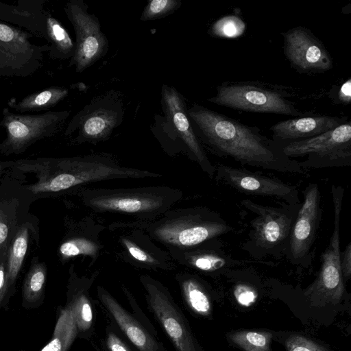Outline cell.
Instances as JSON below:
<instances>
[{
    "label": "cell",
    "mask_w": 351,
    "mask_h": 351,
    "mask_svg": "<svg viewBox=\"0 0 351 351\" xmlns=\"http://www.w3.org/2000/svg\"><path fill=\"white\" fill-rule=\"evenodd\" d=\"M187 113L200 143L217 154L244 165L284 173H304L298 161L282 153L281 143L263 135L258 127L196 104L187 109Z\"/></svg>",
    "instance_id": "obj_1"
},
{
    "label": "cell",
    "mask_w": 351,
    "mask_h": 351,
    "mask_svg": "<svg viewBox=\"0 0 351 351\" xmlns=\"http://www.w3.org/2000/svg\"><path fill=\"white\" fill-rule=\"evenodd\" d=\"M17 168L36 173L29 189L34 194L56 193L76 186L111 180L158 178L162 174L121 166L111 156L93 154L62 158L22 160Z\"/></svg>",
    "instance_id": "obj_2"
},
{
    "label": "cell",
    "mask_w": 351,
    "mask_h": 351,
    "mask_svg": "<svg viewBox=\"0 0 351 351\" xmlns=\"http://www.w3.org/2000/svg\"><path fill=\"white\" fill-rule=\"evenodd\" d=\"M129 221L167 250L201 246L232 230L217 213L199 206L171 208L150 221Z\"/></svg>",
    "instance_id": "obj_3"
},
{
    "label": "cell",
    "mask_w": 351,
    "mask_h": 351,
    "mask_svg": "<svg viewBox=\"0 0 351 351\" xmlns=\"http://www.w3.org/2000/svg\"><path fill=\"white\" fill-rule=\"evenodd\" d=\"M83 204L97 213H117L150 221L162 216L180 202L181 190L169 186L132 188L83 189L80 193Z\"/></svg>",
    "instance_id": "obj_4"
},
{
    "label": "cell",
    "mask_w": 351,
    "mask_h": 351,
    "mask_svg": "<svg viewBox=\"0 0 351 351\" xmlns=\"http://www.w3.org/2000/svg\"><path fill=\"white\" fill-rule=\"evenodd\" d=\"M160 101L162 115L155 114L151 130L162 149L170 156L184 154L213 177L215 167L194 132L184 97L175 87L164 84Z\"/></svg>",
    "instance_id": "obj_5"
},
{
    "label": "cell",
    "mask_w": 351,
    "mask_h": 351,
    "mask_svg": "<svg viewBox=\"0 0 351 351\" xmlns=\"http://www.w3.org/2000/svg\"><path fill=\"white\" fill-rule=\"evenodd\" d=\"M290 88L258 81L224 82L217 87L216 95L208 101L241 111L291 115H310L293 100Z\"/></svg>",
    "instance_id": "obj_6"
},
{
    "label": "cell",
    "mask_w": 351,
    "mask_h": 351,
    "mask_svg": "<svg viewBox=\"0 0 351 351\" xmlns=\"http://www.w3.org/2000/svg\"><path fill=\"white\" fill-rule=\"evenodd\" d=\"M123 101L115 90H110L86 104L69 123L66 136L75 134L74 143L96 144L108 140L123 121Z\"/></svg>",
    "instance_id": "obj_7"
},
{
    "label": "cell",
    "mask_w": 351,
    "mask_h": 351,
    "mask_svg": "<svg viewBox=\"0 0 351 351\" xmlns=\"http://www.w3.org/2000/svg\"><path fill=\"white\" fill-rule=\"evenodd\" d=\"M288 158L306 157L299 162L306 168L345 167L351 165V123H346L318 136L282 144Z\"/></svg>",
    "instance_id": "obj_8"
},
{
    "label": "cell",
    "mask_w": 351,
    "mask_h": 351,
    "mask_svg": "<svg viewBox=\"0 0 351 351\" xmlns=\"http://www.w3.org/2000/svg\"><path fill=\"white\" fill-rule=\"evenodd\" d=\"M140 282L147 308L176 351H199L189 322L169 289L153 277L143 274Z\"/></svg>",
    "instance_id": "obj_9"
},
{
    "label": "cell",
    "mask_w": 351,
    "mask_h": 351,
    "mask_svg": "<svg viewBox=\"0 0 351 351\" xmlns=\"http://www.w3.org/2000/svg\"><path fill=\"white\" fill-rule=\"evenodd\" d=\"M70 114L69 110L15 114L9 108H4L0 126L5 129L6 137L0 144V154H21L36 141L55 135Z\"/></svg>",
    "instance_id": "obj_10"
},
{
    "label": "cell",
    "mask_w": 351,
    "mask_h": 351,
    "mask_svg": "<svg viewBox=\"0 0 351 351\" xmlns=\"http://www.w3.org/2000/svg\"><path fill=\"white\" fill-rule=\"evenodd\" d=\"M33 36L0 21V77H27L40 69L49 47L32 43Z\"/></svg>",
    "instance_id": "obj_11"
},
{
    "label": "cell",
    "mask_w": 351,
    "mask_h": 351,
    "mask_svg": "<svg viewBox=\"0 0 351 351\" xmlns=\"http://www.w3.org/2000/svg\"><path fill=\"white\" fill-rule=\"evenodd\" d=\"M88 9L83 0H70L64 8L76 38L75 54L69 66H74L77 73H82L103 58L109 48L108 40L101 31L99 19L89 14Z\"/></svg>",
    "instance_id": "obj_12"
},
{
    "label": "cell",
    "mask_w": 351,
    "mask_h": 351,
    "mask_svg": "<svg viewBox=\"0 0 351 351\" xmlns=\"http://www.w3.org/2000/svg\"><path fill=\"white\" fill-rule=\"evenodd\" d=\"M117 232L118 256L133 267L152 271H171L176 263L167 250L159 247L143 230L130 221H118L109 225Z\"/></svg>",
    "instance_id": "obj_13"
},
{
    "label": "cell",
    "mask_w": 351,
    "mask_h": 351,
    "mask_svg": "<svg viewBox=\"0 0 351 351\" xmlns=\"http://www.w3.org/2000/svg\"><path fill=\"white\" fill-rule=\"evenodd\" d=\"M282 35L284 54L298 72L314 74L332 68L330 54L323 43L307 27H294Z\"/></svg>",
    "instance_id": "obj_14"
},
{
    "label": "cell",
    "mask_w": 351,
    "mask_h": 351,
    "mask_svg": "<svg viewBox=\"0 0 351 351\" xmlns=\"http://www.w3.org/2000/svg\"><path fill=\"white\" fill-rule=\"evenodd\" d=\"M215 174L217 180L241 193L273 197L289 204L299 202L297 189L278 178L223 165L215 168Z\"/></svg>",
    "instance_id": "obj_15"
},
{
    "label": "cell",
    "mask_w": 351,
    "mask_h": 351,
    "mask_svg": "<svg viewBox=\"0 0 351 351\" xmlns=\"http://www.w3.org/2000/svg\"><path fill=\"white\" fill-rule=\"evenodd\" d=\"M331 193L335 211L333 232L328 245L322 255L321 269L313 285V290L329 300L337 302L345 291L340 266L339 233L343 189L332 185Z\"/></svg>",
    "instance_id": "obj_16"
},
{
    "label": "cell",
    "mask_w": 351,
    "mask_h": 351,
    "mask_svg": "<svg viewBox=\"0 0 351 351\" xmlns=\"http://www.w3.org/2000/svg\"><path fill=\"white\" fill-rule=\"evenodd\" d=\"M241 204L255 214L250 223L252 240L258 247L271 250L281 244L290 234L293 217L288 211L262 206L249 199H243Z\"/></svg>",
    "instance_id": "obj_17"
},
{
    "label": "cell",
    "mask_w": 351,
    "mask_h": 351,
    "mask_svg": "<svg viewBox=\"0 0 351 351\" xmlns=\"http://www.w3.org/2000/svg\"><path fill=\"white\" fill-rule=\"evenodd\" d=\"M97 297L114 325L138 351H169L134 314L125 309L104 287H97Z\"/></svg>",
    "instance_id": "obj_18"
},
{
    "label": "cell",
    "mask_w": 351,
    "mask_h": 351,
    "mask_svg": "<svg viewBox=\"0 0 351 351\" xmlns=\"http://www.w3.org/2000/svg\"><path fill=\"white\" fill-rule=\"evenodd\" d=\"M318 184H309L304 192V201L290 232L289 249L292 257L299 261L308 254L315 238L321 218Z\"/></svg>",
    "instance_id": "obj_19"
},
{
    "label": "cell",
    "mask_w": 351,
    "mask_h": 351,
    "mask_svg": "<svg viewBox=\"0 0 351 351\" xmlns=\"http://www.w3.org/2000/svg\"><path fill=\"white\" fill-rule=\"evenodd\" d=\"M346 119L325 114L307 115L279 121L269 130L273 139L282 145L318 136L346 123Z\"/></svg>",
    "instance_id": "obj_20"
},
{
    "label": "cell",
    "mask_w": 351,
    "mask_h": 351,
    "mask_svg": "<svg viewBox=\"0 0 351 351\" xmlns=\"http://www.w3.org/2000/svg\"><path fill=\"white\" fill-rule=\"evenodd\" d=\"M106 228L90 217L85 218L80 223L75 234L66 239L60 245V256L64 260L80 256L87 257L90 265H92L97 261L104 248L99 236Z\"/></svg>",
    "instance_id": "obj_21"
},
{
    "label": "cell",
    "mask_w": 351,
    "mask_h": 351,
    "mask_svg": "<svg viewBox=\"0 0 351 351\" xmlns=\"http://www.w3.org/2000/svg\"><path fill=\"white\" fill-rule=\"evenodd\" d=\"M16 5L0 2V21L23 27L34 36L45 38L46 17L44 0L19 1Z\"/></svg>",
    "instance_id": "obj_22"
},
{
    "label": "cell",
    "mask_w": 351,
    "mask_h": 351,
    "mask_svg": "<svg viewBox=\"0 0 351 351\" xmlns=\"http://www.w3.org/2000/svg\"><path fill=\"white\" fill-rule=\"evenodd\" d=\"M96 274L90 277H78L73 271V289L69 308L71 309L77 335L89 338L94 329V308L90 294Z\"/></svg>",
    "instance_id": "obj_23"
},
{
    "label": "cell",
    "mask_w": 351,
    "mask_h": 351,
    "mask_svg": "<svg viewBox=\"0 0 351 351\" xmlns=\"http://www.w3.org/2000/svg\"><path fill=\"white\" fill-rule=\"evenodd\" d=\"M207 243L186 250H167L175 263L202 272H213L224 267L226 260L206 247Z\"/></svg>",
    "instance_id": "obj_24"
},
{
    "label": "cell",
    "mask_w": 351,
    "mask_h": 351,
    "mask_svg": "<svg viewBox=\"0 0 351 351\" xmlns=\"http://www.w3.org/2000/svg\"><path fill=\"white\" fill-rule=\"evenodd\" d=\"M175 278L190 311L197 315L208 316L211 313V301L199 279L188 273H178Z\"/></svg>",
    "instance_id": "obj_25"
},
{
    "label": "cell",
    "mask_w": 351,
    "mask_h": 351,
    "mask_svg": "<svg viewBox=\"0 0 351 351\" xmlns=\"http://www.w3.org/2000/svg\"><path fill=\"white\" fill-rule=\"evenodd\" d=\"M69 90L62 86H51L27 95L20 101L11 98L7 103L11 109L21 113L41 111L54 107L67 97Z\"/></svg>",
    "instance_id": "obj_26"
},
{
    "label": "cell",
    "mask_w": 351,
    "mask_h": 351,
    "mask_svg": "<svg viewBox=\"0 0 351 351\" xmlns=\"http://www.w3.org/2000/svg\"><path fill=\"white\" fill-rule=\"evenodd\" d=\"M49 47L48 51L53 59L71 60L75 51V43L62 23L49 12L46 17L45 38Z\"/></svg>",
    "instance_id": "obj_27"
},
{
    "label": "cell",
    "mask_w": 351,
    "mask_h": 351,
    "mask_svg": "<svg viewBox=\"0 0 351 351\" xmlns=\"http://www.w3.org/2000/svg\"><path fill=\"white\" fill-rule=\"evenodd\" d=\"M77 336L75 322L71 309L67 307L61 311L51 341L41 351H67Z\"/></svg>",
    "instance_id": "obj_28"
},
{
    "label": "cell",
    "mask_w": 351,
    "mask_h": 351,
    "mask_svg": "<svg viewBox=\"0 0 351 351\" xmlns=\"http://www.w3.org/2000/svg\"><path fill=\"white\" fill-rule=\"evenodd\" d=\"M28 230L21 228L16 233L10 247L7 265L8 284L15 280L23 264L27 250Z\"/></svg>",
    "instance_id": "obj_29"
},
{
    "label": "cell",
    "mask_w": 351,
    "mask_h": 351,
    "mask_svg": "<svg viewBox=\"0 0 351 351\" xmlns=\"http://www.w3.org/2000/svg\"><path fill=\"white\" fill-rule=\"evenodd\" d=\"M246 29L243 19L237 14L226 15L215 21L208 30V34L221 38H236L242 36Z\"/></svg>",
    "instance_id": "obj_30"
},
{
    "label": "cell",
    "mask_w": 351,
    "mask_h": 351,
    "mask_svg": "<svg viewBox=\"0 0 351 351\" xmlns=\"http://www.w3.org/2000/svg\"><path fill=\"white\" fill-rule=\"evenodd\" d=\"M271 334L266 332L239 331L229 335L230 340L245 351H269Z\"/></svg>",
    "instance_id": "obj_31"
},
{
    "label": "cell",
    "mask_w": 351,
    "mask_h": 351,
    "mask_svg": "<svg viewBox=\"0 0 351 351\" xmlns=\"http://www.w3.org/2000/svg\"><path fill=\"white\" fill-rule=\"evenodd\" d=\"M46 269L43 264H36L29 270L23 287L25 299L29 302L36 301L43 289Z\"/></svg>",
    "instance_id": "obj_32"
},
{
    "label": "cell",
    "mask_w": 351,
    "mask_h": 351,
    "mask_svg": "<svg viewBox=\"0 0 351 351\" xmlns=\"http://www.w3.org/2000/svg\"><path fill=\"white\" fill-rule=\"evenodd\" d=\"M180 7V0H149L142 12L140 21H148L164 18Z\"/></svg>",
    "instance_id": "obj_33"
},
{
    "label": "cell",
    "mask_w": 351,
    "mask_h": 351,
    "mask_svg": "<svg viewBox=\"0 0 351 351\" xmlns=\"http://www.w3.org/2000/svg\"><path fill=\"white\" fill-rule=\"evenodd\" d=\"M286 346L288 351H328L311 339L301 335L290 337L286 342Z\"/></svg>",
    "instance_id": "obj_34"
},
{
    "label": "cell",
    "mask_w": 351,
    "mask_h": 351,
    "mask_svg": "<svg viewBox=\"0 0 351 351\" xmlns=\"http://www.w3.org/2000/svg\"><path fill=\"white\" fill-rule=\"evenodd\" d=\"M106 332L104 343L107 351H133L117 333L113 326H108Z\"/></svg>",
    "instance_id": "obj_35"
},
{
    "label": "cell",
    "mask_w": 351,
    "mask_h": 351,
    "mask_svg": "<svg viewBox=\"0 0 351 351\" xmlns=\"http://www.w3.org/2000/svg\"><path fill=\"white\" fill-rule=\"evenodd\" d=\"M234 294L238 303L244 306L252 304L257 298L256 292L250 287L244 285H237Z\"/></svg>",
    "instance_id": "obj_36"
},
{
    "label": "cell",
    "mask_w": 351,
    "mask_h": 351,
    "mask_svg": "<svg viewBox=\"0 0 351 351\" xmlns=\"http://www.w3.org/2000/svg\"><path fill=\"white\" fill-rule=\"evenodd\" d=\"M123 291L128 300L132 308L135 312L134 314L149 330H151L154 335H157V331L154 328L152 323L149 322L148 318L144 315L141 308H139L136 301L130 292V291L124 285L122 286Z\"/></svg>",
    "instance_id": "obj_37"
},
{
    "label": "cell",
    "mask_w": 351,
    "mask_h": 351,
    "mask_svg": "<svg viewBox=\"0 0 351 351\" xmlns=\"http://www.w3.org/2000/svg\"><path fill=\"white\" fill-rule=\"evenodd\" d=\"M340 266L342 276L348 279L351 276V242L340 255Z\"/></svg>",
    "instance_id": "obj_38"
},
{
    "label": "cell",
    "mask_w": 351,
    "mask_h": 351,
    "mask_svg": "<svg viewBox=\"0 0 351 351\" xmlns=\"http://www.w3.org/2000/svg\"><path fill=\"white\" fill-rule=\"evenodd\" d=\"M339 99L344 104H350L351 102V79L348 78L340 87L339 90Z\"/></svg>",
    "instance_id": "obj_39"
},
{
    "label": "cell",
    "mask_w": 351,
    "mask_h": 351,
    "mask_svg": "<svg viewBox=\"0 0 351 351\" xmlns=\"http://www.w3.org/2000/svg\"><path fill=\"white\" fill-rule=\"evenodd\" d=\"M7 271H5L3 263H0V302L2 301L7 288Z\"/></svg>",
    "instance_id": "obj_40"
},
{
    "label": "cell",
    "mask_w": 351,
    "mask_h": 351,
    "mask_svg": "<svg viewBox=\"0 0 351 351\" xmlns=\"http://www.w3.org/2000/svg\"><path fill=\"white\" fill-rule=\"evenodd\" d=\"M8 233V228L6 223L0 221V244H2L5 242Z\"/></svg>",
    "instance_id": "obj_41"
},
{
    "label": "cell",
    "mask_w": 351,
    "mask_h": 351,
    "mask_svg": "<svg viewBox=\"0 0 351 351\" xmlns=\"http://www.w3.org/2000/svg\"><path fill=\"white\" fill-rule=\"evenodd\" d=\"M3 168V167L2 163H0V176L2 173Z\"/></svg>",
    "instance_id": "obj_42"
}]
</instances>
